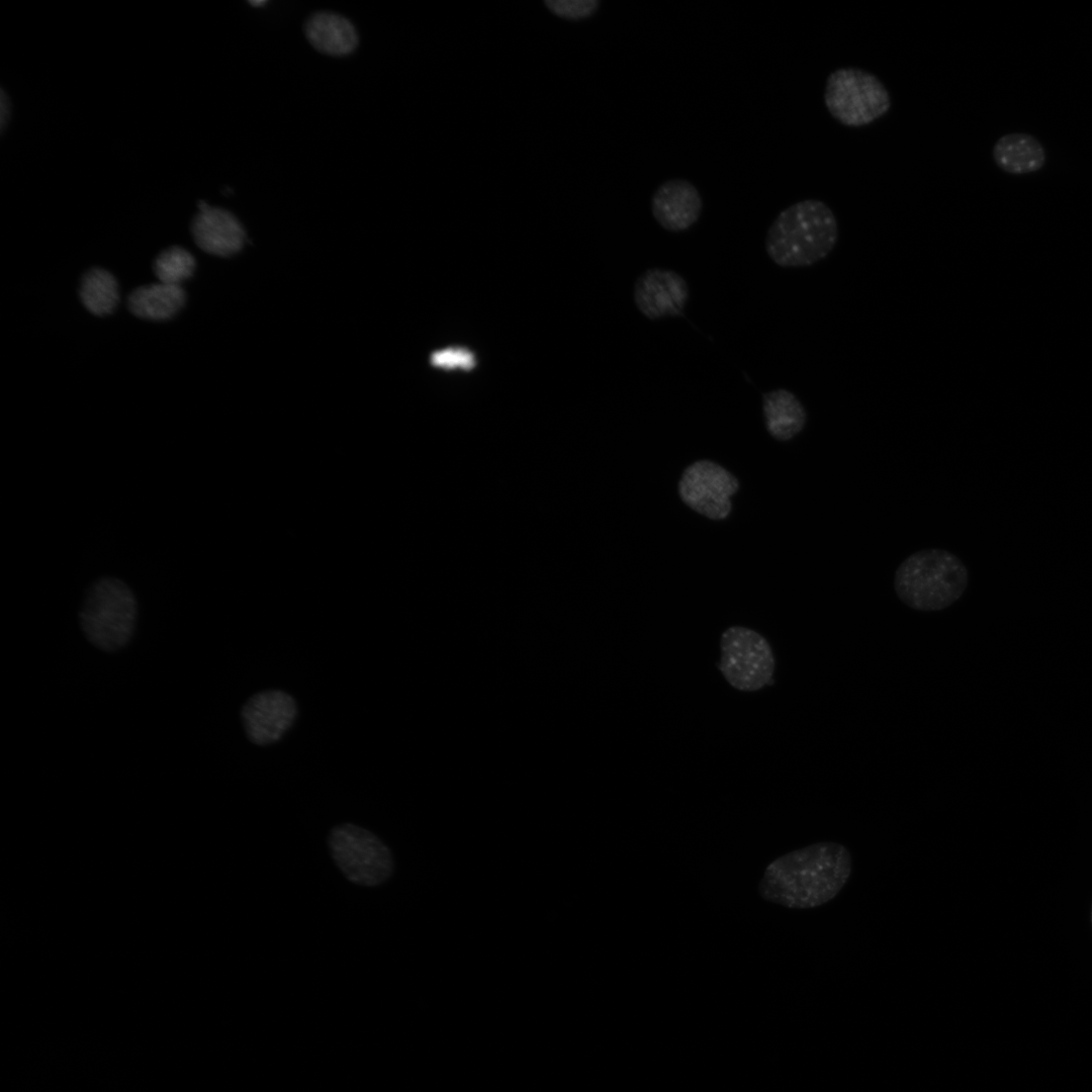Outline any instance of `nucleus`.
<instances>
[{
  "instance_id": "obj_14",
  "label": "nucleus",
  "mask_w": 1092,
  "mask_h": 1092,
  "mask_svg": "<svg viewBox=\"0 0 1092 1092\" xmlns=\"http://www.w3.org/2000/svg\"><path fill=\"white\" fill-rule=\"evenodd\" d=\"M762 412L767 432L778 441H789L800 434L806 423V410L792 391L777 388L763 394Z\"/></svg>"
},
{
  "instance_id": "obj_2",
  "label": "nucleus",
  "mask_w": 1092,
  "mask_h": 1092,
  "mask_svg": "<svg viewBox=\"0 0 1092 1092\" xmlns=\"http://www.w3.org/2000/svg\"><path fill=\"white\" fill-rule=\"evenodd\" d=\"M838 239L833 210L822 200L804 199L784 208L765 237V252L778 266L808 267L825 259Z\"/></svg>"
},
{
  "instance_id": "obj_5",
  "label": "nucleus",
  "mask_w": 1092,
  "mask_h": 1092,
  "mask_svg": "<svg viewBox=\"0 0 1092 1092\" xmlns=\"http://www.w3.org/2000/svg\"><path fill=\"white\" fill-rule=\"evenodd\" d=\"M824 104L833 119L847 127H861L888 113L890 92L875 74L856 67L831 72L825 82Z\"/></svg>"
},
{
  "instance_id": "obj_7",
  "label": "nucleus",
  "mask_w": 1092,
  "mask_h": 1092,
  "mask_svg": "<svg viewBox=\"0 0 1092 1092\" xmlns=\"http://www.w3.org/2000/svg\"><path fill=\"white\" fill-rule=\"evenodd\" d=\"M718 668L735 690L754 693L772 685L776 659L767 639L744 626H731L720 637Z\"/></svg>"
},
{
  "instance_id": "obj_9",
  "label": "nucleus",
  "mask_w": 1092,
  "mask_h": 1092,
  "mask_svg": "<svg viewBox=\"0 0 1092 1092\" xmlns=\"http://www.w3.org/2000/svg\"><path fill=\"white\" fill-rule=\"evenodd\" d=\"M689 297L690 288L686 279L666 268L646 269L637 277L633 287L636 307L645 317L653 321L680 315Z\"/></svg>"
},
{
  "instance_id": "obj_8",
  "label": "nucleus",
  "mask_w": 1092,
  "mask_h": 1092,
  "mask_svg": "<svg viewBox=\"0 0 1092 1092\" xmlns=\"http://www.w3.org/2000/svg\"><path fill=\"white\" fill-rule=\"evenodd\" d=\"M739 487L728 470L710 460H698L682 472L678 483L681 500L698 514L723 520L731 512L730 497Z\"/></svg>"
},
{
  "instance_id": "obj_19",
  "label": "nucleus",
  "mask_w": 1092,
  "mask_h": 1092,
  "mask_svg": "<svg viewBox=\"0 0 1092 1092\" xmlns=\"http://www.w3.org/2000/svg\"><path fill=\"white\" fill-rule=\"evenodd\" d=\"M431 364L445 370H471L475 366V357L465 348H445L434 352L430 358Z\"/></svg>"
},
{
  "instance_id": "obj_1",
  "label": "nucleus",
  "mask_w": 1092,
  "mask_h": 1092,
  "mask_svg": "<svg viewBox=\"0 0 1092 1092\" xmlns=\"http://www.w3.org/2000/svg\"><path fill=\"white\" fill-rule=\"evenodd\" d=\"M851 870V854L843 844L816 842L768 863L758 893L763 900L786 908L811 909L835 898Z\"/></svg>"
},
{
  "instance_id": "obj_20",
  "label": "nucleus",
  "mask_w": 1092,
  "mask_h": 1092,
  "mask_svg": "<svg viewBox=\"0 0 1092 1092\" xmlns=\"http://www.w3.org/2000/svg\"><path fill=\"white\" fill-rule=\"evenodd\" d=\"M545 4L556 15L568 19L589 17L600 6L598 0H546Z\"/></svg>"
},
{
  "instance_id": "obj_12",
  "label": "nucleus",
  "mask_w": 1092,
  "mask_h": 1092,
  "mask_svg": "<svg viewBox=\"0 0 1092 1092\" xmlns=\"http://www.w3.org/2000/svg\"><path fill=\"white\" fill-rule=\"evenodd\" d=\"M191 231L202 251L221 257L239 252L246 238L242 224L233 213L204 202L199 204Z\"/></svg>"
},
{
  "instance_id": "obj_16",
  "label": "nucleus",
  "mask_w": 1092,
  "mask_h": 1092,
  "mask_svg": "<svg viewBox=\"0 0 1092 1092\" xmlns=\"http://www.w3.org/2000/svg\"><path fill=\"white\" fill-rule=\"evenodd\" d=\"M184 302L185 292L180 285L162 282L140 286L127 298L128 308L134 315L151 321L172 317Z\"/></svg>"
},
{
  "instance_id": "obj_3",
  "label": "nucleus",
  "mask_w": 1092,
  "mask_h": 1092,
  "mask_svg": "<svg viewBox=\"0 0 1092 1092\" xmlns=\"http://www.w3.org/2000/svg\"><path fill=\"white\" fill-rule=\"evenodd\" d=\"M969 572L953 553L923 549L906 557L894 575V589L907 607L921 612L943 610L964 595Z\"/></svg>"
},
{
  "instance_id": "obj_18",
  "label": "nucleus",
  "mask_w": 1092,
  "mask_h": 1092,
  "mask_svg": "<svg viewBox=\"0 0 1092 1092\" xmlns=\"http://www.w3.org/2000/svg\"><path fill=\"white\" fill-rule=\"evenodd\" d=\"M195 259L186 249L173 246L162 251L154 262V272L159 282L180 285L191 277Z\"/></svg>"
},
{
  "instance_id": "obj_23",
  "label": "nucleus",
  "mask_w": 1092,
  "mask_h": 1092,
  "mask_svg": "<svg viewBox=\"0 0 1092 1092\" xmlns=\"http://www.w3.org/2000/svg\"><path fill=\"white\" fill-rule=\"evenodd\" d=\"M1090 919H1091V925H1092V903H1091Z\"/></svg>"
},
{
  "instance_id": "obj_22",
  "label": "nucleus",
  "mask_w": 1092,
  "mask_h": 1092,
  "mask_svg": "<svg viewBox=\"0 0 1092 1092\" xmlns=\"http://www.w3.org/2000/svg\"><path fill=\"white\" fill-rule=\"evenodd\" d=\"M250 3H251L252 5H254V6H256V5H262V4H264V3H265V1H256V2H254V1H250Z\"/></svg>"
},
{
  "instance_id": "obj_13",
  "label": "nucleus",
  "mask_w": 1092,
  "mask_h": 1092,
  "mask_svg": "<svg viewBox=\"0 0 1092 1092\" xmlns=\"http://www.w3.org/2000/svg\"><path fill=\"white\" fill-rule=\"evenodd\" d=\"M992 157L1000 170L1011 175L1037 172L1046 160L1040 142L1024 132H1011L1000 136L993 146Z\"/></svg>"
},
{
  "instance_id": "obj_4",
  "label": "nucleus",
  "mask_w": 1092,
  "mask_h": 1092,
  "mask_svg": "<svg viewBox=\"0 0 1092 1092\" xmlns=\"http://www.w3.org/2000/svg\"><path fill=\"white\" fill-rule=\"evenodd\" d=\"M86 638L97 648L115 651L130 640L138 618V603L121 579L102 576L86 592L79 613Z\"/></svg>"
},
{
  "instance_id": "obj_17",
  "label": "nucleus",
  "mask_w": 1092,
  "mask_h": 1092,
  "mask_svg": "<svg viewBox=\"0 0 1092 1092\" xmlns=\"http://www.w3.org/2000/svg\"><path fill=\"white\" fill-rule=\"evenodd\" d=\"M80 297L84 306L93 314L105 315L112 312L119 299L114 276L99 267L88 270L81 280Z\"/></svg>"
},
{
  "instance_id": "obj_21",
  "label": "nucleus",
  "mask_w": 1092,
  "mask_h": 1092,
  "mask_svg": "<svg viewBox=\"0 0 1092 1092\" xmlns=\"http://www.w3.org/2000/svg\"><path fill=\"white\" fill-rule=\"evenodd\" d=\"M0 111H1V114H0L1 129L3 130L6 123H7V121L9 120V115H10L9 100L7 99V97L5 96L4 93H2V95H1Z\"/></svg>"
},
{
  "instance_id": "obj_6",
  "label": "nucleus",
  "mask_w": 1092,
  "mask_h": 1092,
  "mask_svg": "<svg viewBox=\"0 0 1092 1092\" xmlns=\"http://www.w3.org/2000/svg\"><path fill=\"white\" fill-rule=\"evenodd\" d=\"M331 857L343 876L361 887H378L393 873L388 846L372 831L352 823L333 827L328 836Z\"/></svg>"
},
{
  "instance_id": "obj_10",
  "label": "nucleus",
  "mask_w": 1092,
  "mask_h": 1092,
  "mask_svg": "<svg viewBox=\"0 0 1092 1092\" xmlns=\"http://www.w3.org/2000/svg\"><path fill=\"white\" fill-rule=\"evenodd\" d=\"M296 714L294 699L280 690H268L253 695L241 712L246 735L257 745L278 741L291 727Z\"/></svg>"
},
{
  "instance_id": "obj_11",
  "label": "nucleus",
  "mask_w": 1092,
  "mask_h": 1092,
  "mask_svg": "<svg viewBox=\"0 0 1092 1092\" xmlns=\"http://www.w3.org/2000/svg\"><path fill=\"white\" fill-rule=\"evenodd\" d=\"M655 221L672 233L691 229L700 218L703 199L698 188L684 178L663 181L653 192L650 200Z\"/></svg>"
},
{
  "instance_id": "obj_15",
  "label": "nucleus",
  "mask_w": 1092,
  "mask_h": 1092,
  "mask_svg": "<svg viewBox=\"0 0 1092 1092\" xmlns=\"http://www.w3.org/2000/svg\"><path fill=\"white\" fill-rule=\"evenodd\" d=\"M304 32L311 46L327 55H348L358 43L353 24L333 12L322 11L311 15L304 25Z\"/></svg>"
}]
</instances>
